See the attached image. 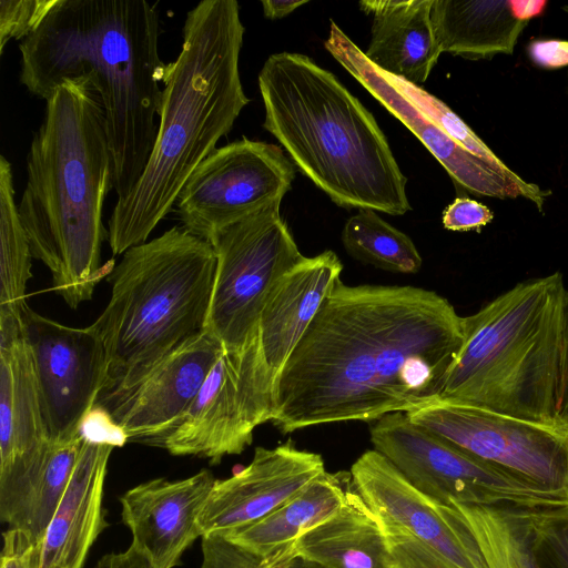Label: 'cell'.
Returning <instances> with one entry per match:
<instances>
[{
    "mask_svg": "<svg viewBox=\"0 0 568 568\" xmlns=\"http://www.w3.org/2000/svg\"><path fill=\"white\" fill-rule=\"evenodd\" d=\"M463 344L436 292L339 281L274 382L271 422L288 434L415 410L439 399Z\"/></svg>",
    "mask_w": 568,
    "mask_h": 568,
    "instance_id": "6da1fadb",
    "label": "cell"
},
{
    "mask_svg": "<svg viewBox=\"0 0 568 568\" xmlns=\"http://www.w3.org/2000/svg\"><path fill=\"white\" fill-rule=\"evenodd\" d=\"M161 23L146 0H58L19 44L20 82L44 101L67 79L89 75L104 110L112 185L125 197L148 163L166 63Z\"/></svg>",
    "mask_w": 568,
    "mask_h": 568,
    "instance_id": "7a4b0ae2",
    "label": "cell"
},
{
    "mask_svg": "<svg viewBox=\"0 0 568 568\" xmlns=\"http://www.w3.org/2000/svg\"><path fill=\"white\" fill-rule=\"evenodd\" d=\"M112 185L104 110L89 75L64 80L45 100L27 156L18 204L33 257L52 273V290L75 308L112 272L101 265L102 210Z\"/></svg>",
    "mask_w": 568,
    "mask_h": 568,
    "instance_id": "3957f363",
    "label": "cell"
},
{
    "mask_svg": "<svg viewBox=\"0 0 568 568\" xmlns=\"http://www.w3.org/2000/svg\"><path fill=\"white\" fill-rule=\"evenodd\" d=\"M244 26L235 0H203L185 17L182 49L166 64L154 146L108 222L113 255L146 242L194 169L248 103L240 77Z\"/></svg>",
    "mask_w": 568,
    "mask_h": 568,
    "instance_id": "277c9868",
    "label": "cell"
},
{
    "mask_svg": "<svg viewBox=\"0 0 568 568\" xmlns=\"http://www.w3.org/2000/svg\"><path fill=\"white\" fill-rule=\"evenodd\" d=\"M263 126L336 205L404 215L407 179L372 113L328 70L295 52L258 73Z\"/></svg>",
    "mask_w": 568,
    "mask_h": 568,
    "instance_id": "5b68a950",
    "label": "cell"
},
{
    "mask_svg": "<svg viewBox=\"0 0 568 568\" xmlns=\"http://www.w3.org/2000/svg\"><path fill=\"white\" fill-rule=\"evenodd\" d=\"M216 253L183 226L123 253L106 280L111 297L91 325L106 357L105 406L140 384L164 358L202 334Z\"/></svg>",
    "mask_w": 568,
    "mask_h": 568,
    "instance_id": "8992f818",
    "label": "cell"
},
{
    "mask_svg": "<svg viewBox=\"0 0 568 568\" xmlns=\"http://www.w3.org/2000/svg\"><path fill=\"white\" fill-rule=\"evenodd\" d=\"M566 292L556 272L463 317L464 344L439 399L568 429L558 418Z\"/></svg>",
    "mask_w": 568,
    "mask_h": 568,
    "instance_id": "52a82bcc",
    "label": "cell"
},
{
    "mask_svg": "<svg viewBox=\"0 0 568 568\" xmlns=\"http://www.w3.org/2000/svg\"><path fill=\"white\" fill-rule=\"evenodd\" d=\"M349 473L379 526L387 568H487L459 511L415 488L381 453L366 450Z\"/></svg>",
    "mask_w": 568,
    "mask_h": 568,
    "instance_id": "ba28073f",
    "label": "cell"
},
{
    "mask_svg": "<svg viewBox=\"0 0 568 568\" xmlns=\"http://www.w3.org/2000/svg\"><path fill=\"white\" fill-rule=\"evenodd\" d=\"M374 449L418 490L450 505L568 507V498L479 460L409 420L390 413L371 427Z\"/></svg>",
    "mask_w": 568,
    "mask_h": 568,
    "instance_id": "9c48e42d",
    "label": "cell"
},
{
    "mask_svg": "<svg viewBox=\"0 0 568 568\" xmlns=\"http://www.w3.org/2000/svg\"><path fill=\"white\" fill-rule=\"evenodd\" d=\"M281 202L215 235L216 270L206 328L225 351L258 334L260 315L274 283L305 256L281 216Z\"/></svg>",
    "mask_w": 568,
    "mask_h": 568,
    "instance_id": "30bf717a",
    "label": "cell"
},
{
    "mask_svg": "<svg viewBox=\"0 0 568 568\" xmlns=\"http://www.w3.org/2000/svg\"><path fill=\"white\" fill-rule=\"evenodd\" d=\"M274 377L258 334L243 348L223 351L196 397L160 445L175 456L219 464L252 444L254 429L272 420Z\"/></svg>",
    "mask_w": 568,
    "mask_h": 568,
    "instance_id": "8fae6325",
    "label": "cell"
},
{
    "mask_svg": "<svg viewBox=\"0 0 568 568\" xmlns=\"http://www.w3.org/2000/svg\"><path fill=\"white\" fill-rule=\"evenodd\" d=\"M406 415L464 453L568 498V429L440 399Z\"/></svg>",
    "mask_w": 568,
    "mask_h": 568,
    "instance_id": "7c38bea8",
    "label": "cell"
},
{
    "mask_svg": "<svg viewBox=\"0 0 568 568\" xmlns=\"http://www.w3.org/2000/svg\"><path fill=\"white\" fill-rule=\"evenodd\" d=\"M294 178L295 165L278 145L242 138L214 149L174 205L185 230L212 242L227 226L282 202Z\"/></svg>",
    "mask_w": 568,
    "mask_h": 568,
    "instance_id": "4fadbf2b",
    "label": "cell"
},
{
    "mask_svg": "<svg viewBox=\"0 0 568 568\" xmlns=\"http://www.w3.org/2000/svg\"><path fill=\"white\" fill-rule=\"evenodd\" d=\"M22 320L36 373L40 403L52 443L80 434L106 381L103 344L92 328L70 327L28 306Z\"/></svg>",
    "mask_w": 568,
    "mask_h": 568,
    "instance_id": "5bb4252c",
    "label": "cell"
},
{
    "mask_svg": "<svg viewBox=\"0 0 568 568\" xmlns=\"http://www.w3.org/2000/svg\"><path fill=\"white\" fill-rule=\"evenodd\" d=\"M51 447L22 312L0 308V517L37 479Z\"/></svg>",
    "mask_w": 568,
    "mask_h": 568,
    "instance_id": "9a60e30c",
    "label": "cell"
},
{
    "mask_svg": "<svg viewBox=\"0 0 568 568\" xmlns=\"http://www.w3.org/2000/svg\"><path fill=\"white\" fill-rule=\"evenodd\" d=\"M325 49L386 110L398 119L444 166L455 185L477 195L497 199L518 196L531 201L542 212L550 193L530 183L523 186L497 171L453 139L442 126L425 115L365 53L331 20Z\"/></svg>",
    "mask_w": 568,
    "mask_h": 568,
    "instance_id": "2e32d148",
    "label": "cell"
},
{
    "mask_svg": "<svg viewBox=\"0 0 568 568\" xmlns=\"http://www.w3.org/2000/svg\"><path fill=\"white\" fill-rule=\"evenodd\" d=\"M320 454L286 442L256 447L251 463L233 476L215 480L199 517L203 536H227L291 500L325 473Z\"/></svg>",
    "mask_w": 568,
    "mask_h": 568,
    "instance_id": "e0dca14e",
    "label": "cell"
},
{
    "mask_svg": "<svg viewBox=\"0 0 568 568\" xmlns=\"http://www.w3.org/2000/svg\"><path fill=\"white\" fill-rule=\"evenodd\" d=\"M223 351L221 342L205 329L103 408L128 440L160 444L185 414Z\"/></svg>",
    "mask_w": 568,
    "mask_h": 568,
    "instance_id": "ac0fdd59",
    "label": "cell"
},
{
    "mask_svg": "<svg viewBox=\"0 0 568 568\" xmlns=\"http://www.w3.org/2000/svg\"><path fill=\"white\" fill-rule=\"evenodd\" d=\"M215 480L210 470L202 469L183 479L141 483L120 497L122 520L132 535L130 546L152 568H174L202 537L199 517Z\"/></svg>",
    "mask_w": 568,
    "mask_h": 568,
    "instance_id": "d6986e66",
    "label": "cell"
},
{
    "mask_svg": "<svg viewBox=\"0 0 568 568\" xmlns=\"http://www.w3.org/2000/svg\"><path fill=\"white\" fill-rule=\"evenodd\" d=\"M333 251L304 257L270 290L258 321L262 355L274 382L324 301L341 281Z\"/></svg>",
    "mask_w": 568,
    "mask_h": 568,
    "instance_id": "ffe728a7",
    "label": "cell"
},
{
    "mask_svg": "<svg viewBox=\"0 0 568 568\" xmlns=\"http://www.w3.org/2000/svg\"><path fill=\"white\" fill-rule=\"evenodd\" d=\"M112 445L83 439L65 491L42 542L40 568H83L105 528L103 489Z\"/></svg>",
    "mask_w": 568,
    "mask_h": 568,
    "instance_id": "44dd1931",
    "label": "cell"
},
{
    "mask_svg": "<svg viewBox=\"0 0 568 568\" xmlns=\"http://www.w3.org/2000/svg\"><path fill=\"white\" fill-rule=\"evenodd\" d=\"M433 0H364L372 16L366 58L384 72L419 85L429 77L442 50L432 21Z\"/></svg>",
    "mask_w": 568,
    "mask_h": 568,
    "instance_id": "7402d4cb",
    "label": "cell"
},
{
    "mask_svg": "<svg viewBox=\"0 0 568 568\" xmlns=\"http://www.w3.org/2000/svg\"><path fill=\"white\" fill-rule=\"evenodd\" d=\"M432 21L442 53L471 60L513 54L528 23L510 0H433Z\"/></svg>",
    "mask_w": 568,
    "mask_h": 568,
    "instance_id": "603a6c76",
    "label": "cell"
},
{
    "mask_svg": "<svg viewBox=\"0 0 568 568\" xmlns=\"http://www.w3.org/2000/svg\"><path fill=\"white\" fill-rule=\"evenodd\" d=\"M295 546L297 558L321 568H387L379 526L353 484L343 505Z\"/></svg>",
    "mask_w": 568,
    "mask_h": 568,
    "instance_id": "cb8c5ba5",
    "label": "cell"
},
{
    "mask_svg": "<svg viewBox=\"0 0 568 568\" xmlns=\"http://www.w3.org/2000/svg\"><path fill=\"white\" fill-rule=\"evenodd\" d=\"M351 488V473L325 471L267 516L224 537L261 558H268L329 518Z\"/></svg>",
    "mask_w": 568,
    "mask_h": 568,
    "instance_id": "d4e9b609",
    "label": "cell"
},
{
    "mask_svg": "<svg viewBox=\"0 0 568 568\" xmlns=\"http://www.w3.org/2000/svg\"><path fill=\"white\" fill-rule=\"evenodd\" d=\"M483 554L487 568H539L534 550L531 509L452 501Z\"/></svg>",
    "mask_w": 568,
    "mask_h": 568,
    "instance_id": "484cf974",
    "label": "cell"
},
{
    "mask_svg": "<svg viewBox=\"0 0 568 568\" xmlns=\"http://www.w3.org/2000/svg\"><path fill=\"white\" fill-rule=\"evenodd\" d=\"M81 434L61 443H52L50 454L37 479L1 520L41 544L53 514L65 491L79 458Z\"/></svg>",
    "mask_w": 568,
    "mask_h": 568,
    "instance_id": "4316f807",
    "label": "cell"
},
{
    "mask_svg": "<svg viewBox=\"0 0 568 568\" xmlns=\"http://www.w3.org/2000/svg\"><path fill=\"white\" fill-rule=\"evenodd\" d=\"M11 163L0 156V308L21 313L33 257L14 199Z\"/></svg>",
    "mask_w": 568,
    "mask_h": 568,
    "instance_id": "83f0119b",
    "label": "cell"
},
{
    "mask_svg": "<svg viewBox=\"0 0 568 568\" xmlns=\"http://www.w3.org/2000/svg\"><path fill=\"white\" fill-rule=\"evenodd\" d=\"M342 242L355 260L400 274L417 273L423 264L415 244L374 210H359L345 223Z\"/></svg>",
    "mask_w": 568,
    "mask_h": 568,
    "instance_id": "f1b7e54d",
    "label": "cell"
},
{
    "mask_svg": "<svg viewBox=\"0 0 568 568\" xmlns=\"http://www.w3.org/2000/svg\"><path fill=\"white\" fill-rule=\"evenodd\" d=\"M390 75V74H389ZM397 88L429 119L442 126L453 139L464 148L488 162L497 171L516 182L527 186L525 181L509 169L491 149L443 101L428 93L419 85L409 83L400 78L390 75Z\"/></svg>",
    "mask_w": 568,
    "mask_h": 568,
    "instance_id": "f546056e",
    "label": "cell"
},
{
    "mask_svg": "<svg viewBox=\"0 0 568 568\" xmlns=\"http://www.w3.org/2000/svg\"><path fill=\"white\" fill-rule=\"evenodd\" d=\"M202 538L201 568H288L296 558L295 541L268 558H261L220 535Z\"/></svg>",
    "mask_w": 568,
    "mask_h": 568,
    "instance_id": "4dcf8cb0",
    "label": "cell"
},
{
    "mask_svg": "<svg viewBox=\"0 0 568 568\" xmlns=\"http://www.w3.org/2000/svg\"><path fill=\"white\" fill-rule=\"evenodd\" d=\"M539 568H568V507L531 509Z\"/></svg>",
    "mask_w": 568,
    "mask_h": 568,
    "instance_id": "1f68e13d",
    "label": "cell"
},
{
    "mask_svg": "<svg viewBox=\"0 0 568 568\" xmlns=\"http://www.w3.org/2000/svg\"><path fill=\"white\" fill-rule=\"evenodd\" d=\"M58 0H1L0 53L11 39L23 40L34 32Z\"/></svg>",
    "mask_w": 568,
    "mask_h": 568,
    "instance_id": "d6a6232c",
    "label": "cell"
},
{
    "mask_svg": "<svg viewBox=\"0 0 568 568\" xmlns=\"http://www.w3.org/2000/svg\"><path fill=\"white\" fill-rule=\"evenodd\" d=\"M42 545L23 531L10 528L2 534L0 568H40Z\"/></svg>",
    "mask_w": 568,
    "mask_h": 568,
    "instance_id": "836d02e7",
    "label": "cell"
},
{
    "mask_svg": "<svg viewBox=\"0 0 568 568\" xmlns=\"http://www.w3.org/2000/svg\"><path fill=\"white\" fill-rule=\"evenodd\" d=\"M494 219L493 211L476 200L456 197L443 212V225L450 231H479Z\"/></svg>",
    "mask_w": 568,
    "mask_h": 568,
    "instance_id": "e575fe53",
    "label": "cell"
},
{
    "mask_svg": "<svg viewBox=\"0 0 568 568\" xmlns=\"http://www.w3.org/2000/svg\"><path fill=\"white\" fill-rule=\"evenodd\" d=\"M83 439L122 447L128 440L124 430L102 406L95 405L82 419L79 429Z\"/></svg>",
    "mask_w": 568,
    "mask_h": 568,
    "instance_id": "d590c367",
    "label": "cell"
},
{
    "mask_svg": "<svg viewBox=\"0 0 568 568\" xmlns=\"http://www.w3.org/2000/svg\"><path fill=\"white\" fill-rule=\"evenodd\" d=\"M527 52L534 64L557 69L568 65V41L558 39H539L531 41Z\"/></svg>",
    "mask_w": 568,
    "mask_h": 568,
    "instance_id": "8d00e7d4",
    "label": "cell"
},
{
    "mask_svg": "<svg viewBox=\"0 0 568 568\" xmlns=\"http://www.w3.org/2000/svg\"><path fill=\"white\" fill-rule=\"evenodd\" d=\"M558 418L568 428V291L562 305Z\"/></svg>",
    "mask_w": 568,
    "mask_h": 568,
    "instance_id": "74e56055",
    "label": "cell"
},
{
    "mask_svg": "<svg viewBox=\"0 0 568 568\" xmlns=\"http://www.w3.org/2000/svg\"><path fill=\"white\" fill-rule=\"evenodd\" d=\"M95 568H152L149 561L131 546L120 552L101 557Z\"/></svg>",
    "mask_w": 568,
    "mask_h": 568,
    "instance_id": "f35d334b",
    "label": "cell"
},
{
    "mask_svg": "<svg viewBox=\"0 0 568 568\" xmlns=\"http://www.w3.org/2000/svg\"><path fill=\"white\" fill-rule=\"evenodd\" d=\"M263 13L268 19H281L298 7L307 3V0H263Z\"/></svg>",
    "mask_w": 568,
    "mask_h": 568,
    "instance_id": "ab89813d",
    "label": "cell"
},
{
    "mask_svg": "<svg viewBox=\"0 0 568 568\" xmlns=\"http://www.w3.org/2000/svg\"><path fill=\"white\" fill-rule=\"evenodd\" d=\"M515 17L528 22L531 18L540 16L548 2L546 0H510Z\"/></svg>",
    "mask_w": 568,
    "mask_h": 568,
    "instance_id": "60d3db41",
    "label": "cell"
},
{
    "mask_svg": "<svg viewBox=\"0 0 568 568\" xmlns=\"http://www.w3.org/2000/svg\"><path fill=\"white\" fill-rule=\"evenodd\" d=\"M288 568H321V567L296 557L295 559H293V561L291 562Z\"/></svg>",
    "mask_w": 568,
    "mask_h": 568,
    "instance_id": "b9f144b4",
    "label": "cell"
},
{
    "mask_svg": "<svg viewBox=\"0 0 568 568\" xmlns=\"http://www.w3.org/2000/svg\"><path fill=\"white\" fill-rule=\"evenodd\" d=\"M564 11L568 12V6L562 7Z\"/></svg>",
    "mask_w": 568,
    "mask_h": 568,
    "instance_id": "7bdbcfd3",
    "label": "cell"
}]
</instances>
